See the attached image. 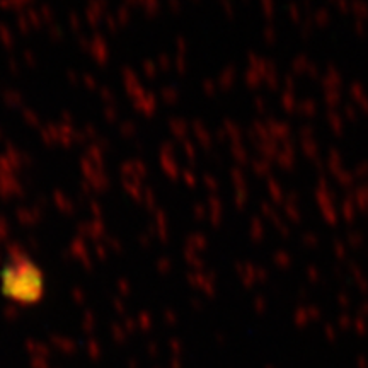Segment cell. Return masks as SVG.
I'll use <instances>...</instances> for the list:
<instances>
[{
  "instance_id": "1",
  "label": "cell",
  "mask_w": 368,
  "mask_h": 368,
  "mask_svg": "<svg viewBox=\"0 0 368 368\" xmlns=\"http://www.w3.org/2000/svg\"><path fill=\"white\" fill-rule=\"evenodd\" d=\"M2 292L18 303H33L43 297V273L26 258H14L2 271Z\"/></svg>"
}]
</instances>
